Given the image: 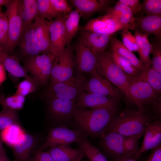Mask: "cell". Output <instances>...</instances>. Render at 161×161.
<instances>
[{"label":"cell","mask_w":161,"mask_h":161,"mask_svg":"<svg viewBox=\"0 0 161 161\" xmlns=\"http://www.w3.org/2000/svg\"><path fill=\"white\" fill-rule=\"evenodd\" d=\"M80 15L76 10H73L65 19L64 26L66 34V45L69 46L72 39L79 29Z\"/></svg>","instance_id":"30"},{"label":"cell","mask_w":161,"mask_h":161,"mask_svg":"<svg viewBox=\"0 0 161 161\" xmlns=\"http://www.w3.org/2000/svg\"><path fill=\"white\" fill-rule=\"evenodd\" d=\"M2 12V11H1V8H0V14H1V13Z\"/></svg>","instance_id":"54"},{"label":"cell","mask_w":161,"mask_h":161,"mask_svg":"<svg viewBox=\"0 0 161 161\" xmlns=\"http://www.w3.org/2000/svg\"><path fill=\"white\" fill-rule=\"evenodd\" d=\"M19 0H12L5 6L6 10L4 12L8 19V35L7 44L3 51L12 55L23 29L22 21L18 12Z\"/></svg>","instance_id":"7"},{"label":"cell","mask_w":161,"mask_h":161,"mask_svg":"<svg viewBox=\"0 0 161 161\" xmlns=\"http://www.w3.org/2000/svg\"><path fill=\"white\" fill-rule=\"evenodd\" d=\"M33 24L38 45L41 54L51 53L48 21L38 15Z\"/></svg>","instance_id":"22"},{"label":"cell","mask_w":161,"mask_h":161,"mask_svg":"<svg viewBox=\"0 0 161 161\" xmlns=\"http://www.w3.org/2000/svg\"><path fill=\"white\" fill-rule=\"evenodd\" d=\"M112 131H105L99 137L100 147L112 161H117L125 156L124 143L125 138Z\"/></svg>","instance_id":"13"},{"label":"cell","mask_w":161,"mask_h":161,"mask_svg":"<svg viewBox=\"0 0 161 161\" xmlns=\"http://www.w3.org/2000/svg\"><path fill=\"white\" fill-rule=\"evenodd\" d=\"M5 69L0 64V85H1L6 79Z\"/></svg>","instance_id":"48"},{"label":"cell","mask_w":161,"mask_h":161,"mask_svg":"<svg viewBox=\"0 0 161 161\" xmlns=\"http://www.w3.org/2000/svg\"><path fill=\"white\" fill-rule=\"evenodd\" d=\"M110 42L111 50H114L120 55L128 59L139 71L144 69V66L132 52L124 45L122 42L115 37H112Z\"/></svg>","instance_id":"28"},{"label":"cell","mask_w":161,"mask_h":161,"mask_svg":"<svg viewBox=\"0 0 161 161\" xmlns=\"http://www.w3.org/2000/svg\"><path fill=\"white\" fill-rule=\"evenodd\" d=\"M142 12L147 16H161V0H144Z\"/></svg>","instance_id":"39"},{"label":"cell","mask_w":161,"mask_h":161,"mask_svg":"<svg viewBox=\"0 0 161 161\" xmlns=\"http://www.w3.org/2000/svg\"><path fill=\"white\" fill-rule=\"evenodd\" d=\"M28 161H53L48 151H44L40 149L35 151Z\"/></svg>","instance_id":"45"},{"label":"cell","mask_w":161,"mask_h":161,"mask_svg":"<svg viewBox=\"0 0 161 161\" xmlns=\"http://www.w3.org/2000/svg\"><path fill=\"white\" fill-rule=\"evenodd\" d=\"M88 136L80 130H72L63 126L52 128L49 130L46 141L40 149L43 150L56 145L68 146L86 139Z\"/></svg>","instance_id":"9"},{"label":"cell","mask_w":161,"mask_h":161,"mask_svg":"<svg viewBox=\"0 0 161 161\" xmlns=\"http://www.w3.org/2000/svg\"><path fill=\"white\" fill-rule=\"evenodd\" d=\"M75 102L77 107L91 109L105 108L114 111H117L119 106V100L85 91L80 95Z\"/></svg>","instance_id":"12"},{"label":"cell","mask_w":161,"mask_h":161,"mask_svg":"<svg viewBox=\"0 0 161 161\" xmlns=\"http://www.w3.org/2000/svg\"><path fill=\"white\" fill-rule=\"evenodd\" d=\"M68 1L75 8L80 17L85 18L106 10L115 1L112 0H71Z\"/></svg>","instance_id":"17"},{"label":"cell","mask_w":161,"mask_h":161,"mask_svg":"<svg viewBox=\"0 0 161 161\" xmlns=\"http://www.w3.org/2000/svg\"><path fill=\"white\" fill-rule=\"evenodd\" d=\"M135 30L148 36L153 35L156 40L161 38V16H141L136 17Z\"/></svg>","instance_id":"21"},{"label":"cell","mask_w":161,"mask_h":161,"mask_svg":"<svg viewBox=\"0 0 161 161\" xmlns=\"http://www.w3.org/2000/svg\"><path fill=\"white\" fill-rule=\"evenodd\" d=\"M18 12L22 21L23 28L29 26L38 15L37 0H19Z\"/></svg>","instance_id":"26"},{"label":"cell","mask_w":161,"mask_h":161,"mask_svg":"<svg viewBox=\"0 0 161 161\" xmlns=\"http://www.w3.org/2000/svg\"><path fill=\"white\" fill-rule=\"evenodd\" d=\"M78 143L79 148L89 161H108L106 157L101 151L92 145L87 139Z\"/></svg>","instance_id":"33"},{"label":"cell","mask_w":161,"mask_h":161,"mask_svg":"<svg viewBox=\"0 0 161 161\" xmlns=\"http://www.w3.org/2000/svg\"><path fill=\"white\" fill-rule=\"evenodd\" d=\"M12 0H0V8H1V6L5 5L10 3Z\"/></svg>","instance_id":"50"},{"label":"cell","mask_w":161,"mask_h":161,"mask_svg":"<svg viewBox=\"0 0 161 161\" xmlns=\"http://www.w3.org/2000/svg\"><path fill=\"white\" fill-rule=\"evenodd\" d=\"M150 85L159 95L161 93V74L153 67H145L139 73L136 77Z\"/></svg>","instance_id":"29"},{"label":"cell","mask_w":161,"mask_h":161,"mask_svg":"<svg viewBox=\"0 0 161 161\" xmlns=\"http://www.w3.org/2000/svg\"><path fill=\"white\" fill-rule=\"evenodd\" d=\"M38 87L32 78H26L18 84L15 93L25 97L35 92Z\"/></svg>","instance_id":"40"},{"label":"cell","mask_w":161,"mask_h":161,"mask_svg":"<svg viewBox=\"0 0 161 161\" xmlns=\"http://www.w3.org/2000/svg\"><path fill=\"white\" fill-rule=\"evenodd\" d=\"M144 134H140L126 137L124 143L125 156L136 160L140 155L138 142Z\"/></svg>","instance_id":"34"},{"label":"cell","mask_w":161,"mask_h":161,"mask_svg":"<svg viewBox=\"0 0 161 161\" xmlns=\"http://www.w3.org/2000/svg\"><path fill=\"white\" fill-rule=\"evenodd\" d=\"M132 103L138 109L144 110L153 117H160L161 114V98L154 89L146 82L126 74Z\"/></svg>","instance_id":"3"},{"label":"cell","mask_w":161,"mask_h":161,"mask_svg":"<svg viewBox=\"0 0 161 161\" xmlns=\"http://www.w3.org/2000/svg\"><path fill=\"white\" fill-rule=\"evenodd\" d=\"M47 100L49 112L54 119L64 121L72 118L73 113L77 107L75 101L60 98Z\"/></svg>","instance_id":"16"},{"label":"cell","mask_w":161,"mask_h":161,"mask_svg":"<svg viewBox=\"0 0 161 161\" xmlns=\"http://www.w3.org/2000/svg\"><path fill=\"white\" fill-rule=\"evenodd\" d=\"M110 52L114 61L125 73L130 76H137L139 71L128 59L114 50L111 49Z\"/></svg>","instance_id":"35"},{"label":"cell","mask_w":161,"mask_h":161,"mask_svg":"<svg viewBox=\"0 0 161 161\" xmlns=\"http://www.w3.org/2000/svg\"><path fill=\"white\" fill-rule=\"evenodd\" d=\"M117 161H136V160L129 158L126 156H124Z\"/></svg>","instance_id":"51"},{"label":"cell","mask_w":161,"mask_h":161,"mask_svg":"<svg viewBox=\"0 0 161 161\" xmlns=\"http://www.w3.org/2000/svg\"><path fill=\"white\" fill-rule=\"evenodd\" d=\"M66 17L61 15L56 19L48 21L51 50L55 57L61 55L66 45L64 26Z\"/></svg>","instance_id":"11"},{"label":"cell","mask_w":161,"mask_h":161,"mask_svg":"<svg viewBox=\"0 0 161 161\" xmlns=\"http://www.w3.org/2000/svg\"><path fill=\"white\" fill-rule=\"evenodd\" d=\"M112 35L82 30L80 39L94 53L98 55L105 52Z\"/></svg>","instance_id":"19"},{"label":"cell","mask_w":161,"mask_h":161,"mask_svg":"<svg viewBox=\"0 0 161 161\" xmlns=\"http://www.w3.org/2000/svg\"><path fill=\"white\" fill-rule=\"evenodd\" d=\"M120 33L123 40L122 42L125 47L132 52H138V47L135 37L129 30H123Z\"/></svg>","instance_id":"43"},{"label":"cell","mask_w":161,"mask_h":161,"mask_svg":"<svg viewBox=\"0 0 161 161\" xmlns=\"http://www.w3.org/2000/svg\"><path fill=\"white\" fill-rule=\"evenodd\" d=\"M106 14L116 17L126 29H135L136 17L134 14L129 7L118 1L114 6L109 7L106 10Z\"/></svg>","instance_id":"25"},{"label":"cell","mask_w":161,"mask_h":161,"mask_svg":"<svg viewBox=\"0 0 161 161\" xmlns=\"http://www.w3.org/2000/svg\"><path fill=\"white\" fill-rule=\"evenodd\" d=\"M96 56L98 64V72L117 86L126 99L132 103L126 74L114 62L110 51Z\"/></svg>","instance_id":"4"},{"label":"cell","mask_w":161,"mask_h":161,"mask_svg":"<svg viewBox=\"0 0 161 161\" xmlns=\"http://www.w3.org/2000/svg\"><path fill=\"white\" fill-rule=\"evenodd\" d=\"M4 148V147H3V145L1 142V139H0V153L1 152V151L2 150V149Z\"/></svg>","instance_id":"53"},{"label":"cell","mask_w":161,"mask_h":161,"mask_svg":"<svg viewBox=\"0 0 161 161\" xmlns=\"http://www.w3.org/2000/svg\"><path fill=\"white\" fill-rule=\"evenodd\" d=\"M153 58L151 59L152 66L157 72L161 74V41L156 39L151 44Z\"/></svg>","instance_id":"41"},{"label":"cell","mask_w":161,"mask_h":161,"mask_svg":"<svg viewBox=\"0 0 161 161\" xmlns=\"http://www.w3.org/2000/svg\"><path fill=\"white\" fill-rule=\"evenodd\" d=\"M74 54L72 47H65L61 55L53 63L48 86L67 80L73 77Z\"/></svg>","instance_id":"8"},{"label":"cell","mask_w":161,"mask_h":161,"mask_svg":"<svg viewBox=\"0 0 161 161\" xmlns=\"http://www.w3.org/2000/svg\"><path fill=\"white\" fill-rule=\"evenodd\" d=\"M85 89V92L95 93L110 97L119 100L121 97L122 92L114 87L108 81L95 71L90 74Z\"/></svg>","instance_id":"14"},{"label":"cell","mask_w":161,"mask_h":161,"mask_svg":"<svg viewBox=\"0 0 161 161\" xmlns=\"http://www.w3.org/2000/svg\"><path fill=\"white\" fill-rule=\"evenodd\" d=\"M36 144L35 138L25 132L11 148L14 161H28L35 152Z\"/></svg>","instance_id":"20"},{"label":"cell","mask_w":161,"mask_h":161,"mask_svg":"<svg viewBox=\"0 0 161 161\" xmlns=\"http://www.w3.org/2000/svg\"><path fill=\"white\" fill-rule=\"evenodd\" d=\"M48 151L53 161H72L79 157L83 152L80 148L73 149L64 145L51 147Z\"/></svg>","instance_id":"27"},{"label":"cell","mask_w":161,"mask_h":161,"mask_svg":"<svg viewBox=\"0 0 161 161\" xmlns=\"http://www.w3.org/2000/svg\"><path fill=\"white\" fill-rule=\"evenodd\" d=\"M0 64L13 78H32L21 64L18 58L4 52L0 46Z\"/></svg>","instance_id":"23"},{"label":"cell","mask_w":161,"mask_h":161,"mask_svg":"<svg viewBox=\"0 0 161 161\" xmlns=\"http://www.w3.org/2000/svg\"><path fill=\"white\" fill-rule=\"evenodd\" d=\"M55 58L50 53L23 58V67L39 87L45 86L49 82L53 63Z\"/></svg>","instance_id":"5"},{"label":"cell","mask_w":161,"mask_h":161,"mask_svg":"<svg viewBox=\"0 0 161 161\" xmlns=\"http://www.w3.org/2000/svg\"><path fill=\"white\" fill-rule=\"evenodd\" d=\"M84 155V153L83 152L79 157L72 161H81Z\"/></svg>","instance_id":"52"},{"label":"cell","mask_w":161,"mask_h":161,"mask_svg":"<svg viewBox=\"0 0 161 161\" xmlns=\"http://www.w3.org/2000/svg\"><path fill=\"white\" fill-rule=\"evenodd\" d=\"M117 112L105 108L87 109L76 107L72 118L80 130L88 136L99 137L117 115Z\"/></svg>","instance_id":"1"},{"label":"cell","mask_w":161,"mask_h":161,"mask_svg":"<svg viewBox=\"0 0 161 161\" xmlns=\"http://www.w3.org/2000/svg\"><path fill=\"white\" fill-rule=\"evenodd\" d=\"M118 1L129 7L134 15L142 12V4L139 0H119Z\"/></svg>","instance_id":"46"},{"label":"cell","mask_w":161,"mask_h":161,"mask_svg":"<svg viewBox=\"0 0 161 161\" xmlns=\"http://www.w3.org/2000/svg\"><path fill=\"white\" fill-rule=\"evenodd\" d=\"M38 16L49 20L54 19L61 15L54 8L50 0H37Z\"/></svg>","instance_id":"36"},{"label":"cell","mask_w":161,"mask_h":161,"mask_svg":"<svg viewBox=\"0 0 161 161\" xmlns=\"http://www.w3.org/2000/svg\"><path fill=\"white\" fill-rule=\"evenodd\" d=\"M8 35V26L7 16L4 13L0 14V46L3 50L7 42Z\"/></svg>","instance_id":"42"},{"label":"cell","mask_w":161,"mask_h":161,"mask_svg":"<svg viewBox=\"0 0 161 161\" xmlns=\"http://www.w3.org/2000/svg\"><path fill=\"white\" fill-rule=\"evenodd\" d=\"M155 120L145 110H127L117 115L106 131L117 133L125 137L144 134L148 126Z\"/></svg>","instance_id":"2"},{"label":"cell","mask_w":161,"mask_h":161,"mask_svg":"<svg viewBox=\"0 0 161 161\" xmlns=\"http://www.w3.org/2000/svg\"><path fill=\"white\" fill-rule=\"evenodd\" d=\"M152 51V45L151 44L148 36L145 39L142 46L138 49V52L140 61L146 67H151L152 65L150 54Z\"/></svg>","instance_id":"38"},{"label":"cell","mask_w":161,"mask_h":161,"mask_svg":"<svg viewBox=\"0 0 161 161\" xmlns=\"http://www.w3.org/2000/svg\"><path fill=\"white\" fill-rule=\"evenodd\" d=\"M25 132L19 124H14L1 131V140L11 148Z\"/></svg>","instance_id":"31"},{"label":"cell","mask_w":161,"mask_h":161,"mask_svg":"<svg viewBox=\"0 0 161 161\" xmlns=\"http://www.w3.org/2000/svg\"><path fill=\"white\" fill-rule=\"evenodd\" d=\"M17 47L23 58L41 54L33 23L23 28Z\"/></svg>","instance_id":"18"},{"label":"cell","mask_w":161,"mask_h":161,"mask_svg":"<svg viewBox=\"0 0 161 161\" xmlns=\"http://www.w3.org/2000/svg\"><path fill=\"white\" fill-rule=\"evenodd\" d=\"M81 161H83V160H82Z\"/></svg>","instance_id":"55"},{"label":"cell","mask_w":161,"mask_h":161,"mask_svg":"<svg viewBox=\"0 0 161 161\" xmlns=\"http://www.w3.org/2000/svg\"><path fill=\"white\" fill-rule=\"evenodd\" d=\"M0 161H12L7 156L4 148L0 153Z\"/></svg>","instance_id":"49"},{"label":"cell","mask_w":161,"mask_h":161,"mask_svg":"<svg viewBox=\"0 0 161 161\" xmlns=\"http://www.w3.org/2000/svg\"><path fill=\"white\" fill-rule=\"evenodd\" d=\"M50 1L55 9L64 16H67L73 11L68 0H50Z\"/></svg>","instance_id":"44"},{"label":"cell","mask_w":161,"mask_h":161,"mask_svg":"<svg viewBox=\"0 0 161 161\" xmlns=\"http://www.w3.org/2000/svg\"><path fill=\"white\" fill-rule=\"evenodd\" d=\"M126 29L114 16L106 14L103 16L92 19L81 28L86 30L101 34L113 35Z\"/></svg>","instance_id":"15"},{"label":"cell","mask_w":161,"mask_h":161,"mask_svg":"<svg viewBox=\"0 0 161 161\" xmlns=\"http://www.w3.org/2000/svg\"><path fill=\"white\" fill-rule=\"evenodd\" d=\"M88 80L83 74H77L64 81L48 86L44 95L46 99L60 98L76 101L84 91Z\"/></svg>","instance_id":"6"},{"label":"cell","mask_w":161,"mask_h":161,"mask_svg":"<svg viewBox=\"0 0 161 161\" xmlns=\"http://www.w3.org/2000/svg\"><path fill=\"white\" fill-rule=\"evenodd\" d=\"M19 124L17 111L2 109L0 111V131L14 124Z\"/></svg>","instance_id":"37"},{"label":"cell","mask_w":161,"mask_h":161,"mask_svg":"<svg viewBox=\"0 0 161 161\" xmlns=\"http://www.w3.org/2000/svg\"><path fill=\"white\" fill-rule=\"evenodd\" d=\"M74 66L78 73L90 74L97 71L98 64L96 55L87 47L80 39L75 47Z\"/></svg>","instance_id":"10"},{"label":"cell","mask_w":161,"mask_h":161,"mask_svg":"<svg viewBox=\"0 0 161 161\" xmlns=\"http://www.w3.org/2000/svg\"><path fill=\"white\" fill-rule=\"evenodd\" d=\"M146 161H161V144L151 149Z\"/></svg>","instance_id":"47"},{"label":"cell","mask_w":161,"mask_h":161,"mask_svg":"<svg viewBox=\"0 0 161 161\" xmlns=\"http://www.w3.org/2000/svg\"><path fill=\"white\" fill-rule=\"evenodd\" d=\"M25 101V97L15 93L6 97L3 93L0 94V105L2 109L17 111L22 109Z\"/></svg>","instance_id":"32"},{"label":"cell","mask_w":161,"mask_h":161,"mask_svg":"<svg viewBox=\"0 0 161 161\" xmlns=\"http://www.w3.org/2000/svg\"><path fill=\"white\" fill-rule=\"evenodd\" d=\"M140 153L154 148L161 144V121L155 120L146 128Z\"/></svg>","instance_id":"24"}]
</instances>
